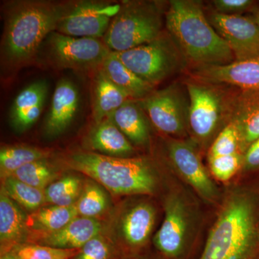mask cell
<instances>
[{"label": "cell", "mask_w": 259, "mask_h": 259, "mask_svg": "<svg viewBox=\"0 0 259 259\" xmlns=\"http://www.w3.org/2000/svg\"><path fill=\"white\" fill-rule=\"evenodd\" d=\"M200 259L259 258V180L231 187Z\"/></svg>", "instance_id": "6da1fadb"}, {"label": "cell", "mask_w": 259, "mask_h": 259, "mask_svg": "<svg viewBox=\"0 0 259 259\" xmlns=\"http://www.w3.org/2000/svg\"><path fill=\"white\" fill-rule=\"evenodd\" d=\"M64 7L37 0L8 3L4 11L2 66L15 71L35 60L46 39L55 31Z\"/></svg>", "instance_id": "7a4b0ae2"}, {"label": "cell", "mask_w": 259, "mask_h": 259, "mask_svg": "<svg viewBox=\"0 0 259 259\" xmlns=\"http://www.w3.org/2000/svg\"><path fill=\"white\" fill-rule=\"evenodd\" d=\"M168 34L187 64L197 68L236 61L226 41L204 14L202 2L171 0L165 13Z\"/></svg>", "instance_id": "3957f363"}, {"label": "cell", "mask_w": 259, "mask_h": 259, "mask_svg": "<svg viewBox=\"0 0 259 259\" xmlns=\"http://www.w3.org/2000/svg\"><path fill=\"white\" fill-rule=\"evenodd\" d=\"M69 168L96 181L117 195L153 194L158 174L151 160L144 157H113L90 151L71 153L66 158Z\"/></svg>", "instance_id": "277c9868"}, {"label": "cell", "mask_w": 259, "mask_h": 259, "mask_svg": "<svg viewBox=\"0 0 259 259\" xmlns=\"http://www.w3.org/2000/svg\"><path fill=\"white\" fill-rule=\"evenodd\" d=\"M188 94V129L193 141L212 144L230 122L236 95L223 91L219 85L194 79L186 82Z\"/></svg>", "instance_id": "5b68a950"}, {"label": "cell", "mask_w": 259, "mask_h": 259, "mask_svg": "<svg viewBox=\"0 0 259 259\" xmlns=\"http://www.w3.org/2000/svg\"><path fill=\"white\" fill-rule=\"evenodd\" d=\"M163 13L158 2H123L102 39L114 52L153 41L163 33Z\"/></svg>", "instance_id": "8992f818"}, {"label": "cell", "mask_w": 259, "mask_h": 259, "mask_svg": "<svg viewBox=\"0 0 259 259\" xmlns=\"http://www.w3.org/2000/svg\"><path fill=\"white\" fill-rule=\"evenodd\" d=\"M165 215L153 238L158 250L168 258L178 259L187 253L197 230V209L182 191L171 192L164 203Z\"/></svg>", "instance_id": "52a82bcc"}, {"label": "cell", "mask_w": 259, "mask_h": 259, "mask_svg": "<svg viewBox=\"0 0 259 259\" xmlns=\"http://www.w3.org/2000/svg\"><path fill=\"white\" fill-rule=\"evenodd\" d=\"M115 53L128 69L153 87L177 74L187 64L168 33L144 45Z\"/></svg>", "instance_id": "ba28073f"}, {"label": "cell", "mask_w": 259, "mask_h": 259, "mask_svg": "<svg viewBox=\"0 0 259 259\" xmlns=\"http://www.w3.org/2000/svg\"><path fill=\"white\" fill-rule=\"evenodd\" d=\"M41 49L56 68L94 74L112 52L102 38L68 36L56 31L47 37Z\"/></svg>", "instance_id": "9c48e42d"}, {"label": "cell", "mask_w": 259, "mask_h": 259, "mask_svg": "<svg viewBox=\"0 0 259 259\" xmlns=\"http://www.w3.org/2000/svg\"><path fill=\"white\" fill-rule=\"evenodd\" d=\"M150 120L161 132L173 139H184L189 133L188 94L175 83L160 90H153L137 100Z\"/></svg>", "instance_id": "30bf717a"}, {"label": "cell", "mask_w": 259, "mask_h": 259, "mask_svg": "<svg viewBox=\"0 0 259 259\" xmlns=\"http://www.w3.org/2000/svg\"><path fill=\"white\" fill-rule=\"evenodd\" d=\"M121 4L98 1L65 3L56 32L76 37L103 38Z\"/></svg>", "instance_id": "8fae6325"}, {"label": "cell", "mask_w": 259, "mask_h": 259, "mask_svg": "<svg viewBox=\"0 0 259 259\" xmlns=\"http://www.w3.org/2000/svg\"><path fill=\"white\" fill-rule=\"evenodd\" d=\"M167 152L177 173L201 198L210 203L221 199L219 189L206 171L193 142L171 138L167 143Z\"/></svg>", "instance_id": "7c38bea8"}, {"label": "cell", "mask_w": 259, "mask_h": 259, "mask_svg": "<svg viewBox=\"0 0 259 259\" xmlns=\"http://www.w3.org/2000/svg\"><path fill=\"white\" fill-rule=\"evenodd\" d=\"M209 23L228 44L236 61L259 56V24L254 18L210 13Z\"/></svg>", "instance_id": "4fadbf2b"}, {"label": "cell", "mask_w": 259, "mask_h": 259, "mask_svg": "<svg viewBox=\"0 0 259 259\" xmlns=\"http://www.w3.org/2000/svg\"><path fill=\"white\" fill-rule=\"evenodd\" d=\"M194 79L236 87L245 92H259V56L221 66L197 68Z\"/></svg>", "instance_id": "5bb4252c"}, {"label": "cell", "mask_w": 259, "mask_h": 259, "mask_svg": "<svg viewBox=\"0 0 259 259\" xmlns=\"http://www.w3.org/2000/svg\"><path fill=\"white\" fill-rule=\"evenodd\" d=\"M79 90L69 79H61L53 95L50 110L45 122V132L56 137L71 125L79 109Z\"/></svg>", "instance_id": "9a60e30c"}, {"label": "cell", "mask_w": 259, "mask_h": 259, "mask_svg": "<svg viewBox=\"0 0 259 259\" xmlns=\"http://www.w3.org/2000/svg\"><path fill=\"white\" fill-rule=\"evenodd\" d=\"M48 93L44 80L30 83L15 97L10 110L11 125L19 133L31 127L41 115Z\"/></svg>", "instance_id": "2e32d148"}, {"label": "cell", "mask_w": 259, "mask_h": 259, "mask_svg": "<svg viewBox=\"0 0 259 259\" xmlns=\"http://www.w3.org/2000/svg\"><path fill=\"white\" fill-rule=\"evenodd\" d=\"M236 127L240 148L244 153L259 139V92H245L236 95L230 122Z\"/></svg>", "instance_id": "e0dca14e"}, {"label": "cell", "mask_w": 259, "mask_h": 259, "mask_svg": "<svg viewBox=\"0 0 259 259\" xmlns=\"http://www.w3.org/2000/svg\"><path fill=\"white\" fill-rule=\"evenodd\" d=\"M102 224L96 218L78 216L59 231L47 233L40 245L61 249H81L102 231Z\"/></svg>", "instance_id": "ac0fdd59"}, {"label": "cell", "mask_w": 259, "mask_h": 259, "mask_svg": "<svg viewBox=\"0 0 259 259\" xmlns=\"http://www.w3.org/2000/svg\"><path fill=\"white\" fill-rule=\"evenodd\" d=\"M87 144L100 154L113 157H130L134 152L132 144L110 117L95 123L88 135Z\"/></svg>", "instance_id": "d6986e66"}, {"label": "cell", "mask_w": 259, "mask_h": 259, "mask_svg": "<svg viewBox=\"0 0 259 259\" xmlns=\"http://www.w3.org/2000/svg\"><path fill=\"white\" fill-rule=\"evenodd\" d=\"M156 210L148 202L135 204L121 221V231L126 243L134 248L143 246L148 241L155 226Z\"/></svg>", "instance_id": "ffe728a7"}, {"label": "cell", "mask_w": 259, "mask_h": 259, "mask_svg": "<svg viewBox=\"0 0 259 259\" xmlns=\"http://www.w3.org/2000/svg\"><path fill=\"white\" fill-rule=\"evenodd\" d=\"M110 117L131 144L138 146L149 144V125L146 113L137 100L126 102Z\"/></svg>", "instance_id": "44dd1931"}, {"label": "cell", "mask_w": 259, "mask_h": 259, "mask_svg": "<svg viewBox=\"0 0 259 259\" xmlns=\"http://www.w3.org/2000/svg\"><path fill=\"white\" fill-rule=\"evenodd\" d=\"M93 115L95 122L110 117L126 102L131 100L117 88L102 71L94 74L93 81Z\"/></svg>", "instance_id": "7402d4cb"}, {"label": "cell", "mask_w": 259, "mask_h": 259, "mask_svg": "<svg viewBox=\"0 0 259 259\" xmlns=\"http://www.w3.org/2000/svg\"><path fill=\"white\" fill-rule=\"evenodd\" d=\"M101 69L117 88L127 94L131 100H141L153 91L154 87L133 72L113 51L104 61Z\"/></svg>", "instance_id": "603a6c76"}, {"label": "cell", "mask_w": 259, "mask_h": 259, "mask_svg": "<svg viewBox=\"0 0 259 259\" xmlns=\"http://www.w3.org/2000/svg\"><path fill=\"white\" fill-rule=\"evenodd\" d=\"M27 218L13 199L1 187L0 192V241L2 248L15 244L23 238Z\"/></svg>", "instance_id": "cb8c5ba5"}, {"label": "cell", "mask_w": 259, "mask_h": 259, "mask_svg": "<svg viewBox=\"0 0 259 259\" xmlns=\"http://www.w3.org/2000/svg\"><path fill=\"white\" fill-rule=\"evenodd\" d=\"M49 151L32 146H8L0 151V172L2 178L11 176L15 171L25 165L38 160L45 159Z\"/></svg>", "instance_id": "d4e9b609"}, {"label": "cell", "mask_w": 259, "mask_h": 259, "mask_svg": "<svg viewBox=\"0 0 259 259\" xmlns=\"http://www.w3.org/2000/svg\"><path fill=\"white\" fill-rule=\"evenodd\" d=\"M76 206L61 207L52 205L41 207L31 216L32 228L46 233L59 231L78 217Z\"/></svg>", "instance_id": "484cf974"}, {"label": "cell", "mask_w": 259, "mask_h": 259, "mask_svg": "<svg viewBox=\"0 0 259 259\" xmlns=\"http://www.w3.org/2000/svg\"><path fill=\"white\" fill-rule=\"evenodd\" d=\"M2 188L18 205L30 211H36L47 202L45 190L35 188L13 177L3 179Z\"/></svg>", "instance_id": "4316f807"}, {"label": "cell", "mask_w": 259, "mask_h": 259, "mask_svg": "<svg viewBox=\"0 0 259 259\" xmlns=\"http://www.w3.org/2000/svg\"><path fill=\"white\" fill-rule=\"evenodd\" d=\"M82 190L81 180L73 175H68L53 182L46 189L47 202L61 207L75 205Z\"/></svg>", "instance_id": "83f0119b"}, {"label": "cell", "mask_w": 259, "mask_h": 259, "mask_svg": "<svg viewBox=\"0 0 259 259\" xmlns=\"http://www.w3.org/2000/svg\"><path fill=\"white\" fill-rule=\"evenodd\" d=\"M57 176L55 167L45 158L25 165L10 177L35 188L45 190Z\"/></svg>", "instance_id": "f1b7e54d"}, {"label": "cell", "mask_w": 259, "mask_h": 259, "mask_svg": "<svg viewBox=\"0 0 259 259\" xmlns=\"http://www.w3.org/2000/svg\"><path fill=\"white\" fill-rule=\"evenodd\" d=\"M108 199L105 191L97 184L88 182L83 187L82 192L75 204L79 216L95 218L105 212Z\"/></svg>", "instance_id": "f546056e"}, {"label": "cell", "mask_w": 259, "mask_h": 259, "mask_svg": "<svg viewBox=\"0 0 259 259\" xmlns=\"http://www.w3.org/2000/svg\"><path fill=\"white\" fill-rule=\"evenodd\" d=\"M13 252L20 259H71L80 249H61L47 245L24 244L15 246Z\"/></svg>", "instance_id": "4dcf8cb0"}, {"label": "cell", "mask_w": 259, "mask_h": 259, "mask_svg": "<svg viewBox=\"0 0 259 259\" xmlns=\"http://www.w3.org/2000/svg\"><path fill=\"white\" fill-rule=\"evenodd\" d=\"M208 161L214 178L221 182H228L241 171L243 154L238 152L226 156H208Z\"/></svg>", "instance_id": "1f68e13d"}, {"label": "cell", "mask_w": 259, "mask_h": 259, "mask_svg": "<svg viewBox=\"0 0 259 259\" xmlns=\"http://www.w3.org/2000/svg\"><path fill=\"white\" fill-rule=\"evenodd\" d=\"M238 152L241 153L239 136L235 125L229 122L210 145L208 156H226Z\"/></svg>", "instance_id": "d6a6232c"}, {"label": "cell", "mask_w": 259, "mask_h": 259, "mask_svg": "<svg viewBox=\"0 0 259 259\" xmlns=\"http://www.w3.org/2000/svg\"><path fill=\"white\" fill-rule=\"evenodd\" d=\"M110 253L109 245L98 236L83 245L75 259H109Z\"/></svg>", "instance_id": "836d02e7"}, {"label": "cell", "mask_w": 259, "mask_h": 259, "mask_svg": "<svg viewBox=\"0 0 259 259\" xmlns=\"http://www.w3.org/2000/svg\"><path fill=\"white\" fill-rule=\"evenodd\" d=\"M215 13L227 15H240L255 5L251 0H214L212 2Z\"/></svg>", "instance_id": "e575fe53"}, {"label": "cell", "mask_w": 259, "mask_h": 259, "mask_svg": "<svg viewBox=\"0 0 259 259\" xmlns=\"http://www.w3.org/2000/svg\"><path fill=\"white\" fill-rule=\"evenodd\" d=\"M242 174L253 175L259 173V139L250 145L243 153Z\"/></svg>", "instance_id": "d590c367"}, {"label": "cell", "mask_w": 259, "mask_h": 259, "mask_svg": "<svg viewBox=\"0 0 259 259\" xmlns=\"http://www.w3.org/2000/svg\"><path fill=\"white\" fill-rule=\"evenodd\" d=\"M1 259H20L18 258V255L15 254L13 250L5 252L1 256Z\"/></svg>", "instance_id": "8d00e7d4"}, {"label": "cell", "mask_w": 259, "mask_h": 259, "mask_svg": "<svg viewBox=\"0 0 259 259\" xmlns=\"http://www.w3.org/2000/svg\"><path fill=\"white\" fill-rule=\"evenodd\" d=\"M254 18H255V20H256L257 23H258L259 24V11L258 12V13H257V14L255 15Z\"/></svg>", "instance_id": "74e56055"}, {"label": "cell", "mask_w": 259, "mask_h": 259, "mask_svg": "<svg viewBox=\"0 0 259 259\" xmlns=\"http://www.w3.org/2000/svg\"><path fill=\"white\" fill-rule=\"evenodd\" d=\"M259 259V258H258Z\"/></svg>", "instance_id": "f35d334b"}]
</instances>
